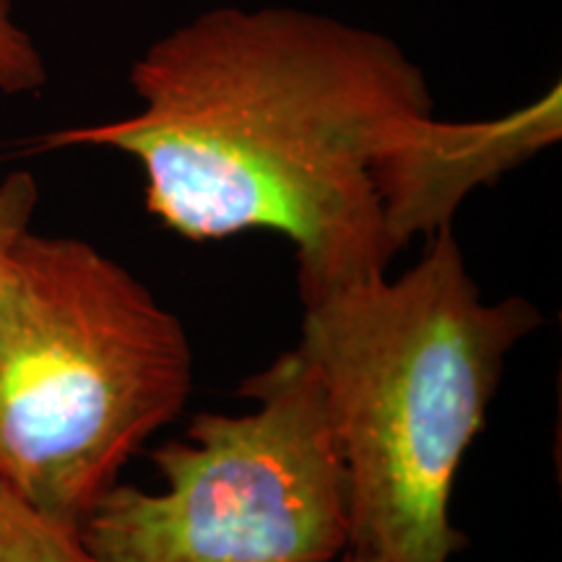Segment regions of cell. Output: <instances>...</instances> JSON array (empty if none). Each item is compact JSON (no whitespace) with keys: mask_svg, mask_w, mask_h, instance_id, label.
Instances as JSON below:
<instances>
[{"mask_svg":"<svg viewBox=\"0 0 562 562\" xmlns=\"http://www.w3.org/2000/svg\"><path fill=\"white\" fill-rule=\"evenodd\" d=\"M131 83L136 115L45 146L138 159L146 206L188 240L290 237L302 305L389 273L378 172L435 115L396 42L311 11L222 5L154 42Z\"/></svg>","mask_w":562,"mask_h":562,"instance_id":"1","label":"cell"},{"mask_svg":"<svg viewBox=\"0 0 562 562\" xmlns=\"http://www.w3.org/2000/svg\"><path fill=\"white\" fill-rule=\"evenodd\" d=\"M311 362L349 480L351 542L385 562H451L463 456L487 422L505 357L539 326L529 300L484 302L451 224L402 277L302 305Z\"/></svg>","mask_w":562,"mask_h":562,"instance_id":"2","label":"cell"},{"mask_svg":"<svg viewBox=\"0 0 562 562\" xmlns=\"http://www.w3.org/2000/svg\"><path fill=\"white\" fill-rule=\"evenodd\" d=\"M193 389L182 321L76 237L26 229L0 261V480L79 531Z\"/></svg>","mask_w":562,"mask_h":562,"instance_id":"3","label":"cell"},{"mask_svg":"<svg viewBox=\"0 0 562 562\" xmlns=\"http://www.w3.org/2000/svg\"><path fill=\"white\" fill-rule=\"evenodd\" d=\"M245 414H195L154 448L165 492L112 484L79 537L97 562H336L349 480L311 362L294 347L240 385Z\"/></svg>","mask_w":562,"mask_h":562,"instance_id":"4","label":"cell"},{"mask_svg":"<svg viewBox=\"0 0 562 562\" xmlns=\"http://www.w3.org/2000/svg\"><path fill=\"white\" fill-rule=\"evenodd\" d=\"M560 87L539 102L484 123L427 117L412 138L389 154L378 172L385 232L393 250L414 235L448 227L474 188L487 186L560 138Z\"/></svg>","mask_w":562,"mask_h":562,"instance_id":"5","label":"cell"},{"mask_svg":"<svg viewBox=\"0 0 562 562\" xmlns=\"http://www.w3.org/2000/svg\"><path fill=\"white\" fill-rule=\"evenodd\" d=\"M0 562H97L79 531L55 524L0 480Z\"/></svg>","mask_w":562,"mask_h":562,"instance_id":"6","label":"cell"},{"mask_svg":"<svg viewBox=\"0 0 562 562\" xmlns=\"http://www.w3.org/2000/svg\"><path fill=\"white\" fill-rule=\"evenodd\" d=\"M45 60L30 34L13 19L11 0H0V91L26 94L45 87Z\"/></svg>","mask_w":562,"mask_h":562,"instance_id":"7","label":"cell"},{"mask_svg":"<svg viewBox=\"0 0 562 562\" xmlns=\"http://www.w3.org/2000/svg\"><path fill=\"white\" fill-rule=\"evenodd\" d=\"M37 201L40 188L30 172H11L0 180V261L11 245L32 229Z\"/></svg>","mask_w":562,"mask_h":562,"instance_id":"8","label":"cell"},{"mask_svg":"<svg viewBox=\"0 0 562 562\" xmlns=\"http://www.w3.org/2000/svg\"><path fill=\"white\" fill-rule=\"evenodd\" d=\"M336 562H385L381 554H375L372 550H364V547H355L349 544L344 554Z\"/></svg>","mask_w":562,"mask_h":562,"instance_id":"9","label":"cell"}]
</instances>
